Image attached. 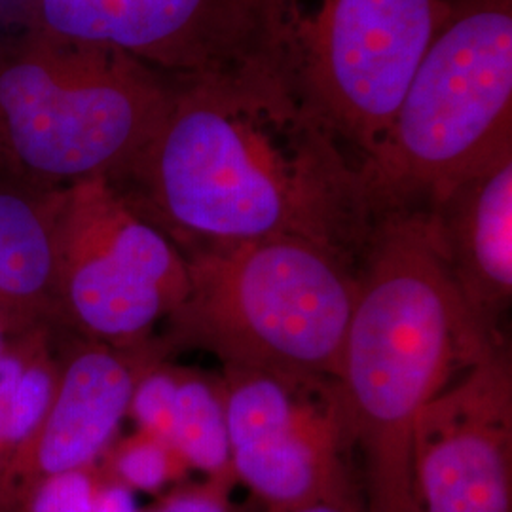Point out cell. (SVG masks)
Instances as JSON below:
<instances>
[{
	"label": "cell",
	"instance_id": "obj_1",
	"mask_svg": "<svg viewBox=\"0 0 512 512\" xmlns=\"http://www.w3.org/2000/svg\"><path fill=\"white\" fill-rule=\"evenodd\" d=\"M109 184L183 255L293 236L361 262L378 220L363 162L251 57L173 74L158 126Z\"/></svg>",
	"mask_w": 512,
	"mask_h": 512
},
{
	"label": "cell",
	"instance_id": "obj_2",
	"mask_svg": "<svg viewBox=\"0 0 512 512\" xmlns=\"http://www.w3.org/2000/svg\"><path fill=\"white\" fill-rule=\"evenodd\" d=\"M499 346V332L476 319L448 274L427 213L380 215L336 378L365 459V512H416V420Z\"/></svg>",
	"mask_w": 512,
	"mask_h": 512
},
{
	"label": "cell",
	"instance_id": "obj_3",
	"mask_svg": "<svg viewBox=\"0 0 512 512\" xmlns=\"http://www.w3.org/2000/svg\"><path fill=\"white\" fill-rule=\"evenodd\" d=\"M188 293L162 346L198 348L224 366L338 378L361 262L310 239L213 245L186 253Z\"/></svg>",
	"mask_w": 512,
	"mask_h": 512
},
{
	"label": "cell",
	"instance_id": "obj_4",
	"mask_svg": "<svg viewBox=\"0 0 512 512\" xmlns=\"http://www.w3.org/2000/svg\"><path fill=\"white\" fill-rule=\"evenodd\" d=\"M173 74L21 27L0 38V167L65 190L112 179L164 114Z\"/></svg>",
	"mask_w": 512,
	"mask_h": 512
},
{
	"label": "cell",
	"instance_id": "obj_5",
	"mask_svg": "<svg viewBox=\"0 0 512 512\" xmlns=\"http://www.w3.org/2000/svg\"><path fill=\"white\" fill-rule=\"evenodd\" d=\"M458 0H239L243 54L275 74L363 162Z\"/></svg>",
	"mask_w": 512,
	"mask_h": 512
},
{
	"label": "cell",
	"instance_id": "obj_6",
	"mask_svg": "<svg viewBox=\"0 0 512 512\" xmlns=\"http://www.w3.org/2000/svg\"><path fill=\"white\" fill-rule=\"evenodd\" d=\"M512 139V0H458L366 160L378 215L427 209Z\"/></svg>",
	"mask_w": 512,
	"mask_h": 512
},
{
	"label": "cell",
	"instance_id": "obj_7",
	"mask_svg": "<svg viewBox=\"0 0 512 512\" xmlns=\"http://www.w3.org/2000/svg\"><path fill=\"white\" fill-rule=\"evenodd\" d=\"M188 264L107 179L61 192L57 219V327L112 348H143L181 306Z\"/></svg>",
	"mask_w": 512,
	"mask_h": 512
},
{
	"label": "cell",
	"instance_id": "obj_8",
	"mask_svg": "<svg viewBox=\"0 0 512 512\" xmlns=\"http://www.w3.org/2000/svg\"><path fill=\"white\" fill-rule=\"evenodd\" d=\"M232 471L270 512L355 490L357 450L336 378L226 366L220 385Z\"/></svg>",
	"mask_w": 512,
	"mask_h": 512
},
{
	"label": "cell",
	"instance_id": "obj_9",
	"mask_svg": "<svg viewBox=\"0 0 512 512\" xmlns=\"http://www.w3.org/2000/svg\"><path fill=\"white\" fill-rule=\"evenodd\" d=\"M416 512H512L511 355L499 346L421 410Z\"/></svg>",
	"mask_w": 512,
	"mask_h": 512
},
{
	"label": "cell",
	"instance_id": "obj_10",
	"mask_svg": "<svg viewBox=\"0 0 512 512\" xmlns=\"http://www.w3.org/2000/svg\"><path fill=\"white\" fill-rule=\"evenodd\" d=\"M165 353L156 340L112 348L55 327L54 393L8 480L0 512H18L21 499L52 476L95 467L128 416L141 378Z\"/></svg>",
	"mask_w": 512,
	"mask_h": 512
},
{
	"label": "cell",
	"instance_id": "obj_11",
	"mask_svg": "<svg viewBox=\"0 0 512 512\" xmlns=\"http://www.w3.org/2000/svg\"><path fill=\"white\" fill-rule=\"evenodd\" d=\"M21 27L112 48L167 74L243 54L239 0H21Z\"/></svg>",
	"mask_w": 512,
	"mask_h": 512
},
{
	"label": "cell",
	"instance_id": "obj_12",
	"mask_svg": "<svg viewBox=\"0 0 512 512\" xmlns=\"http://www.w3.org/2000/svg\"><path fill=\"white\" fill-rule=\"evenodd\" d=\"M461 298L486 329L511 306L512 139L423 209Z\"/></svg>",
	"mask_w": 512,
	"mask_h": 512
},
{
	"label": "cell",
	"instance_id": "obj_13",
	"mask_svg": "<svg viewBox=\"0 0 512 512\" xmlns=\"http://www.w3.org/2000/svg\"><path fill=\"white\" fill-rule=\"evenodd\" d=\"M63 190L0 167V332L57 327V219Z\"/></svg>",
	"mask_w": 512,
	"mask_h": 512
},
{
	"label": "cell",
	"instance_id": "obj_14",
	"mask_svg": "<svg viewBox=\"0 0 512 512\" xmlns=\"http://www.w3.org/2000/svg\"><path fill=\"white\" fill-rule=\"evenodd\" d=\"M129 414L186 465L215 476L232 469L220 387L158 363L137 385Z\"/></svg>",
	"mask_w": 512,
	"mask_h": 512
},
{
	"label": "cell",
	"instance_id": "obj_15",
	"mask_svg": "<svg viewBox=\"0 0 512 512\" xmlns=\"http://www.w3.org/2000/svg\"><path fill=\"white\" fill-rule=\"evenodd\" d=\"M55 327L8 338L0 349V507L55 385Z\"/></svg>",
	"mask_w": 512,
	"mask_h": 512
},
{
	"label": "cell",
	"instance_id": "obj_16",
	"mask_svg": "<svg viewBox=\"0 0 512 512\" xmlns=\"http://www.w3.org/2000/svg\"><path fill=\"white\" fill-rule=\"evenodd\" d=\"M105 467L99 469L103 478L133 492H156L183 473L181 456L139 429L137 435L120 442L105 452Z\"/></svg>",
	"mask_w": 512,
	"mask_h": 512
},
{
	"label": "cell",
	"instance_id": "obj_17",
	"mask_svg": "<svg viewBox=\"0 0 512 512\" xmlns=\"http://www.w3.org/2000/svg\"><path fill=\"white\" fill-rule=\"evenodd\" d=\"M90 512H139L137 505L133 501V494L116 484L103 482L99 494L93 501L92 511Z\"/></svg>",
	"mask_w": 512,
	"mask_h": 512
},
{
	"label": "cell",
	"instance_id": "obj_18",
	"mask_svg": "<svg viewBox=\"0 0 512 512\" xmlns=\"http://www.w3.org/2000/svg\"><path fill=\"white\" fill-rule=\"evenodd\" d=\"M289 512H365V505L361 503L357 490L348 494L332 495Z\"/></svg>",
	"mask_w": 512,
	"mask_h": 512
},
{
	"label": "cell",
	"instance_id": "obj_19",
	"mask_svg": "<svg viewBox=\"0 0 512 512\" xmlns=\"http://www.w3.org/2000/svg\"><path fill=\"white\" fill-rule=\"evenodd\" d=\"M6 340H8V338H6V336H4V334H2V332H0V349L4 348V344H6Z\"/></svg>",
	"mask_w": 512,
	"mask_h": 512
}]
</instances>
